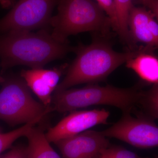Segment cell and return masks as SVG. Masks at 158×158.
<instances>
[{
  "mask_svg": "<svg viewBox=\"0 0 158 158\" xmlns=\"http://www.w3.org/2000/svg\"><path fill=\"white\" fill-rule=\"evenodd\" d=\"M73 48L68 43L54 39L48 28L36 33L19 31L0 34V73L19 65L43 68L49 62L64 58Z\"/></svg>",
  "mask_w": 158,
  "mask_h": 158,
  "instance_id": "cell-1",
  "label": "cell"
},
{
  "mask_svg": "<svg viewBox=\"0 0 158 158\" xmlns=\"http://www.w3.org/2000/svg\"><path fill=\"white\" fill-rule=\"evenodd\" d=\"M104 37L94 38L89 45L81 44L73 47V52L76 56L69 65L65 77L55 91L66 90L81 84L104 81L116 69L144 48L141 47L135 50L118 52Z\"/></svg>",
  "mask_w": 158,
  "mask_h": 158,
  "instance_id": "cell-2",
  "label": "cell"
},
{
  "mask_svg": "<svg viewBox=\"0 0 158 158\" xmlns=\"http://www.w3.org/2000/svg\"><path fill=\"white\" fill-rule=\"evenodd\" d=\"M144 91L139 85L122 88L88 84L81 88L54 91L51 106L54 111L65 113L90 106L106 105L118 108L123 113L136 115L140 112Z\"/></svg>",
  "mask_w": 158,
  "mask_h": 158,
  "instance_id": "cell-3",
  "label": "cell"
},
{
  "mask_svg": "<svg viewBox=\"0 0 158 158\" xmlns=\"http://www.w3.org/2000/svg\"><path fill=\"white\" fill-rule=\"evenodd\" d=\"M58 13L52 16L51 35L61 43H68L70 36L96 32L105 36L112 28L107 15L93 0H59Z\"/></svg>",
  "mask_w": 158,
  "mask_h": 158,
  "instance_id": "cell-4",
  "label": "cell"
},
{
  "mask_svg": "<svg viewBox=\"0 0 158 158\" xmlns=\"http://www.w3.org/2000/svg\"><path fill=\"white\" fill-rule=\"evenodd\" d=\"M0 119L11 126L34 120L50 106L34 99L20 75L0 73Z\"/></svg>",
  "mask_w": 158,
  "mask_h": 158,
  "instance_id": "cell-5",
  "label": "cell"
},
{
  "mask_svg": "<svg viewBox=\"0 0 158 158\" xmlns=\"http://www.w3.org/2000/svg\"><path fill=\"white\" fill-rule=\"evenodd\" d=\"M59 0H19L0 19V34L48 28Z\"/></svg>",
  "mask_w": 158,
  "mask_h": 158,
  "instance_id": "cell-6",
  "label": "cell"
},
{
  "mask_svg": "<svg viewBox=\"0 0 158 158\" xmlns=\"http://www.w3.org/2000/svg\"><path fill=\"white\" fill-rule=\"evenodd\" d=\"M105 137L115 138L142 149L158 145V127L154 120L144 116L123 113L113 125L102 131Z\"/></svg>",
  "mask_w": 158,
  "mask_h": 158,
  "instance_id": "cell-7",
  "label": "cell"
},
{
  "mask_svg": "<svg viewBox=\"0 0 158 158\" xmlns=\"http://www.w3.org/2000/svg\"><path fill=\"white\" fill-rule=\"evenodd\" d=\"M109 111L101 110L72 111L45 134L49 142H55L76 135L99 124H108Z\"/></svg>",
  "mask_w": 158,
  "mask_h": 158,
  "instance_id": "cell-8",
  "label": "cell"
},
{
  "mask_svg": "<svg viewBox=\"0 0 158 158\" xmlns=\"http://www.w3.org/2000/svg\"><path fill=\"white\" fill-rule=\"evenodd\" d=\"M63 158H99L110 145L101 131L87 130L55 142Z\"/></svg>",
  "mask_w": 158,
  "mask_h": 158,
  "instance_id": "cell-9",
  "label": "cell"
},
{
  "mask_svg": "<svg viewBox=\"0 0 158 158\" xmlns=\"http://www.w3.org/2000/svg\"><path fill=\"white\" fill-rule=\"evenodd\" d=\"M68 65L65 63L51 69H22L20 76L43 104L49 106H51L53 93L59 84L60 77L66 73Z\"/></svg>",
  "mask_w": 158,
  "mask_h": 158,
  "instance_id": "cell-10",
  "label": "cell"
},
{
  "mask_svg": "<svg viewBox=\"0 0 158 158\" xmlns=\"http://www.w3.org/2000/svg\"><path fill=\"white\" fill-rule=\"evenodd\" d=\"M152 14V12L145 8L133 6L129 15L127 25L133 43L144 44L145 46L153 50L157 48L158 40L154 37L149 31L148 19Z\"/></svg>",
  "mask_w": 158,
  "mask_h": 158,
  "instance_id": "cell-11",
  "label": "cell"
},
{
  "mask_svg": "<svg viewBox=\"0 0 158 158\" xmlns=\"http://www.w3.org/2000/svg\"><path fill=\"white\" fill-rule=\"evenodd\" d=\"M152 50L144 47L140 52L126 62L127 68L132 69L144 81L158 84V59Z\"/></svg>",
  "mask_w": 158,
  "mask_h": 158,
  "instance_id": "cell-12",
  "label": "cell"
},
{
  "mask_svg": "<svg viewBox=\"0 0 158 158\" xmlns=\"http://www.w3.org/2000/svg\"><path fill=\"white\" fill-rule=\"evenodd\" d=\"M27 138V158H61L50 145L42 127L31 128L25 136Z\"/></svg>",
  "mask_w": 158,
  "mask_h": 158,
  "instance_id": "cell-13",
  "label": "cell"
},
{
  "mask_svg": "<svg viewBox=\"0 0 158 158\" xmlns=\"http://www.w3.org/2000/svg\"><path fill=\"white\" fill-rule=\"evenodd\" d=\"M116 19L115 31L120 39L132 47L133 43L130 37L127 21L130 11L133 7L132 0H114Z\"/></svg>",
  "mask_w": 158,
  "mask_h": 158,
  "instance_id": "cell-14",
  "label": "cell"
},
{
  "mask_svg": "<svg viewBox=\"0 0 158 158\" xmlns=\"http://www.w3.org/2000/svg\"><path fill=\"white\" fill-rule=\"evenodd\" d=\"M52 112V110L50 107L47 108L46 110L41 115L38 116L30 122L25 123L16 129L6 133H0V156L3 152L11 147L15 141L20 137H25L27 133L31 128L36 126L37 123L41 121L48 114Z\"/></svg>",
  "mask_w": 158,
  "mask_h": 158,
  "instance_id": "cell-15",
  "label": "cell"
},
{
  "mask_svg": "<svg viewBox=\"0 0 158 158\" xmlns=\"http://www.w3.org/2000/svg\"><path fill=\"white\" fill-rule=\"evenodd\" d=\"M139 116L155 120L158 117V84L144 91L141 104Z\"/></svg>",
  "mask_w": 158,
  "mask_h": 158,
  "instance_id": "cell-16",
  "label": "cell"
},
{
  "mask_svg": "<svg viewBox=\"0 0 158 158\" xmlns=\"http://www.w3.org/2000/svg\"><path fill=\"white\" fill-rule=\"evenodd\" d=\"M99 158H150L139 156L124 148L110 145L102 152Z\"/></svg>",
  "mask_w": 158,
  "mask_h": 158,
  "instance_id": "cell-17",
  "label": "cell"
},
{
  "mask_svg": "<svg viewBox=\"0 0 158 158\" xmlns=\"http://www.w3.org/2000/svg\"><path fill=\"white\" fill-rule=\"evenodd\" d=\"M97 4L107 15L111 22V27L115 30L116 23V11L114 0H96Z\"/></svg>",
  "mask_w": 158,
  "mask_h": 158,
  "instance_id": "cell-18",
  "label": "cell"
},
{
  "mask_svg": "<svg viewBox=\"0 0 158 158\" xmlns=\"http://www.w3.org/2000/svg\"><path fill=\"white\" fill-rule=\"evenodd\" d=\"M0 158H27V147L22 145L14 146L8 152L0 156Z\"/></svg>",
  "mask_w": 158,
  "mask_h": 158,
  "instance_id": "cell-19",
  "label": "cell"
},
{
  "mask_svg": "<svg viewBox=\"0 0 158 158\" xmlns=\"http://www.w3.org/2000/svg\"><path fill=\"white\" fill-rule=\"evenodd\" d=\"M145 7L149 9L156 19L158 16V0H138Z\"/></svg>",
  "mask_w": 158,
  "mask_h": 158,
  "instance_id": "cell-20",
  "label": "cell"
},
{
  "mask_svg": "<svg viewBox=\"0 0 158 158\" xmlns=\"http://www.w3.org/2000/svg\"><path fill=\"white\" fill-rule=\"evenodd\" d=\"M154 15L152 14L148 19V27L151 33L154 37L158 40V24Z\"/></svg>",
  "mask_w": 158,
  "mask_h": 158,
  "instance_id": "cell-21",
  "label": "cell"
},
{
  "mask_svg": "<svg viewBox=\"0 0 158 158\" xmlns=\"http://www.w3.org/2000/svg\"><path fill=\"white\" fill-rule=\"evenodd\" d=\"M16 0H0V4L5 9L12 8L16 3Z\"/></svg>",
  "mask_w": 158,
  "mask_h": 158,
  "instance_id": "cell-22",
  "label": "cell"
},
{
  "mask_svg": "<svg viewBox=\"0 0 158 158\" xmlns=\"http://www.w3.org/2000/svg\"><path fill=\"white\" fill-rule=\"evenodd\" d=\"M2 129L0 127V133H2Z\"/></svg>",
  "mask_w": 158,
  "mask_h": 158,
  "instance_id": "cell-23",
  "label": "cell"
}]
</instances>
